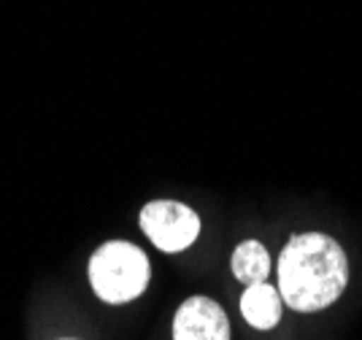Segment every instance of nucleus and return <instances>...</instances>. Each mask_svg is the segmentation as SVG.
<instances>
[{"label": "nucleus", "instance_id": "1", "mask_svg": "<svg viewBox=\"0 0 362 340\" xmlns=\"http://www.w3.org/2000/svg\"><path fill=\"white\" fill-rule=\"evenodd\" d=\"M349 257L335 238L325 233H300L279 254V295L298 313L330 308L346 292Z\"/></svg>", "mask_w": 362, "mask_h": 340}, {"label": "nucleus", "instance_id": "2", "mask_svg": "<svg viewBox=\"0 0 362 340\" xmlns=\"http://www.w3.org/2000/svg\"><path fill=\"white\" fill-rule=\"evenodd\" d=\"M151 279L149 257L130 240H106L90 257L92 292L108 305H124L146 292Z\"/></svg>", "mask_w": 362, "mask_h": 340}, {"label": "nucleus", "instance_id": "3", "mask_svg": "<svg viewBox=\"0 0 362 340\" xmlns=\"http://www.w3.org/2000/svg\"><path fill=\"white\" fill-rule=\"evenodd\" d=\"M141 230L165 254L189 249L200 235V216L179 200H151L141 208Z\"/></svg>", "mask_w": 362, "mask_h": 340}, {"label": "nucleus", "instance_id": "4", "mask_svg": "<svg viewBox=\"0 0 362 340\" xmlns=\"http://www.w3.org/2000/svg\"><path fill=\"white\" fill-rule=\"evenodd\" d=\"M173 340H230L225 308L211 297H187L173 316Z\"/></svg>", "mask_w": 362, "mask_h": 340}, {"label": "nucleus", "instance_id": "5", "mask_svg": "<svg viewBox=\"0 0 362 340\" xmlns=\"http://www.w3.org/2000/svg\"><path fill=\"white\" fill-rule=\"evenodd\" d=\"M241 313L255 329H273L284 313V300L279 295V286L265 281L246 286L241 295Z\"/></svg>", "mask_w": 362, "mask_h": 340}, {"label": "nucleus", "instance_id": "6", "mask_svg": "<svg viewBox=\"0 0 362 340\" xmlns=\"http://www.w3.org/2000/svg\"><path fill=\"white\" fill-rule=\"evenodd\" d=\"M230 267H233V276L243 283V286H252V283H262L268 281L271 276V257H268V249L249 238V240H241L235 246V252L230 257Z\"/></svg>", "mask_w": 362, "mask_h": 340}]
</instances>
